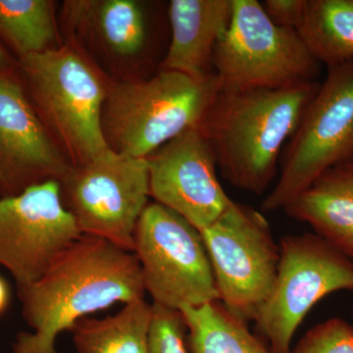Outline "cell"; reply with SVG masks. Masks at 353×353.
Masks as SVG:
<instances>
[{
    "label": "cell",
    "instance_id": "1",
    "mask_svg": "<svg viewBox=\"0 0 353 353\" xmlns=\"http://www.w3.org/2000/svg\"><path fill=\"white\" fill-rule=\"evenodd\" d=\"M31 332L16 336L12 353H57L58 336L88 314L145 299L134 252L82 234L53 260L41 277L17 290Z\"/></svg>",
    "mask_w": 353,
    "mask_h": 353
},
{
    "label": "cell",
    "instance_id": "2",
    "mask_svg": "<svg viewBox=\"0 0 353 353\" xmlns=\"http://www.w3.org/2000/svg\"><path fill=\"white\" fill-rule=\"evenodd\" d=\"M319 85L316 81L278 90H221L199 127L225 180L264 194Z\"/></svg>",
    "mask_w": 353,
    "mask_h": 353
},
{
    "label": "cell",
    "instance_id": "3",
    "mask_svg": "<svg viewBox=\"0 0 353 353\" xmlns=\"http://www.w3.org/2000/svg\"><path fill=\"white\" fill-rule=\"evenodd\" d=\"M18 60L32 106L72 167L108 150L102 131L104 102L113 79L74 39Z\"/></svg>",
    "mask_w": 353,
    "mask_h": 353
},
{
    "label": "cell",
    "instance_id": "4",
    "mask_svg": "<svg viewBox=\"0 0 353 353\" xmlns=\"http://www.w3.org/2000/svg\"><path fill=\"white\" fill-rule=\"evenodd\" d=\"M222 87L218 77L192 78L158 70L148 77L113 80L101 125L108 148L148 158L179 134L201 125Z\"/></svg>",
    "mask_w": 353,
    "mask_h": 353
},
{
    "label": "cell",
    "instance_id": "5",
    "mask_svg": "<svg viewBox=\"0 0 353 353\" xmlns=\"http://www.w3.org/2000/svg\"><path fill=\"white\" fill-rule=\"evenodd\" d=\"M320 67L296 29L275 24L256 0H233L231 22L213 59L222 90H278L316 82Z\"/></svg>",
    "mask_w": 353,
    "mask_h": 353
},
{
    "label": "cell",
    "instance_id": "6",
    "mask_svg": "<svg viewBox=\"0 0 353 353\" xmlns=\"http://www.w3.org/2000/svg\"><path fill=\"white\" fill-rule=\"evenodd\" d=\"M353 161V59L329 67L285 146L281 174L262 209H285L329 169Z\"/></svg>",
    "mask_w": 353,
    "mask_h": 353
},
{
    "label": "cell",
    "instance_id": "7",
    "mask_svg": "<svg viewBox=\"0 0 353 353\" xmlns=\"http://www.w3.org/2000/svg\"><path fill=\"white\" fill-rule=\"evenodd\" d=\"M134 253L153 303L181 310L219 301L201 232L157 202H150L134 231Z\"/></svg>",
    "mask_w": 353,
    "mask_h": 353
},
{
    "label": "cell",
    "instance_id": "8",
    "mask_svg": "<svg viewBox=\"0 0 353 353\" xmlns=\"http://www.w3.org/2000/svg\"><path fill=\"white\" fill-rule=\"evenodd\" d=\"M277 276L254 322L273 353H289L292 339L322 299L353 290V260L315 233L281 241Z\"/></svg>",
    "mask_w": 353,
    "mask_h": 353
},
{
    "label": "cell",
    "instance_id": "9",
    "mask_svg": "<svg viewBox=\"0 0 353 353\" xmlns=\"http://www.w3.org/2000/svg\"><path fill=\"white\" fill-rule=\"evenodd\" d=\"M59 183L62 202L81 234L134 252L137 224L150 203L146 158L108 148L87 163L72 167Z\"/></svg>",
    "mask_w": 353,
    "mask_h": 353
},
{
    "label": "cell",
    "instance_id": "10",
    "mask_svg": "<svg viewBox=\"0 0 353 353\" xmlns=\"http://www.w3.org/2000/svg\"><path fill=\"white\" fill-rule=\"evenodd\" d=\"M201 234L220 303L236 319L254 321L273 289L280 261L268 221L254 208L233 201Z\"/></svg>",
    "mask_w": 353,
    "mask_h": 353
},
{
    "label": "cell",
    "instance_id": "11",
    "mask_svg": "<svg viewBox=\"0 0 353 353\" xmlns=\"http://www.w3.org/2000/svg\"><path fill=\"white\" fill-rule=\"evenodd\" d=\"M81 236L62 202L57 181L0 197V267L12 276L17 290L41 278Z\"/></svg>",
    "mask_w": 353,
    "mask_h": 353
},
{
    "label": "cell",
    "instance_id": "12",
    "mask_svg": "<svg viewBox=\"0 0 353 353\" xmlns=\"http://www.w3.org/2000/svg\"><path fill=\"white\" fill-rule=\"evenodd\" d=\"M150 196L199 231L231 205L217 175L214 152L199 127L192 128L148 158Z\"/></svg>",
    "mask_w": 353,
    "mask_h": 353
},
{
    "label": "cell",
    "instance_id": "13",
    "mask_svg": "<svg viewBox=\"0 0 353 353\" xmlns=\"http://www.w3.org/2000/svg\"><path fill=\"white\" fill-rule=\"evenodd\" d=\"M71 169L39 119L18 70L0 73V197L48 181L61 183Z\"/></svg>",
    "mask_w": 353,
    "mask_h": 353
},
{
    "label": "cell",
    "instance_id": "14",
    "mask_svg": "<svg viewBox=\"0 0 353 353\" xmlns=\"http://www.w3.org/2000/svg\"><path fill=\"white\" fill-rule=\"evenodd\" d=\"M61 17L69 36L120 61L138 59L150 38L146 6L137 0H70Z\"/></svg>",
    "mask_w": 353,
    "mask_h": 353
},
{
    "label": "cell",
    "instance_id": "15",
    "mask_svg": "<svg viewBox=\"0 0 353 353\" xmlns=\"http://www.w3.org/2000/svg\"><path fill=\"white\" fill-rule=\"evenodd\" d=\"M233 0H172L171 41L159 70L205 78L214 75L216 46L231 22Z\"/></svg>",
    "mask_w": 353,
    "mask_h": 353
},
{
    "label": "cell",
    "instance_id": "16",
    "mask_svg": "<svg viewBox=\"0 0 353 353\" xmlns=\"http://www.w3.org/2000/svg\"><path fill=\"white\" fill-rule=\"evenodd\" d=\"M284 210L353 260V162L325 172Z\"/></svg>",
    "mask_w": 353,
    "mask_h": 353
},
{
    "label": "cell",
    "instance_id": "17",
    "mask_svg": "<svg viewBox=\"0 0 353 353\" xmlns=\"http://www.w3.org/2000/svg\"><path fill=\"white\" fill-rule=\"evenodd\" d=\"M152 316V304L139 299L103 319L82 318L70 332L78 353H148Z\"/></svg>",
    "mask_w": 353,
    "mask_h": 353
},
{
    "label": "cell",
    "instance_id": "18",
    "mask_svg": "<svg viewBox=\"0 0 353 353\" xmlns=\"http://www.w3.org/2000/svg\"><path fill=\"white\" fill-rule=\"evenodd\" d=\"M296 30L327 68L353 59V0H305Z\"/></svg>",
    "mask_w": 353,
    "mask_h": 353
},
{
    "label": "cell",
    "instance_id": "19",
    "mask_svg": "<svg viewBox=\"0 0 353 353\" xmlns=\"http://www.w3.org/2000/svg\"><path fill=\"white\" fill-rule=\"evenodd\" d=\"M55 6L51 0H0V43L16 59L58 48Z\"/></svg>",
    "mask_w": 353,
    "mask_h": 353
},
{
    "label": "cell",
    "instance_id": "20",
    "mask_svg": "<svg viewBox=\"0 0 353 353\" xmlns=\"http://www.w3.org/2000/svg\"><path fill=\"white\" fill-rule=\"evenodd\" d=\"M180 311L189 331L190 353H273L220 301Z\"/></svg>",
    "mask_w": 353,
    "mask_h": 353
},
{
    "label": "cell",
    "instance_id": "21",
    "mask_svg": "<svg viewBox=\"0 0 353 353\" xmlns=\"http://www.w3.org/2000/svg\"><path fill=\"white\" fill-rule=\"evenodd\" d=\"M185 331L187 325L180 310L152 303L148 353H189Z\"/></svg>",
    "mask_w": 353,
    "mask_h": 353
},
{
    "label": "cell",
    "instance_id": "22",
    "mask_svg": "<svg viewBox=\"0 0 353 353\" xmlns=\"http://www.w3.org/2000/svg\"><path fill=\"white\" fill-rule=\"evenodd\" d=\"M289 353H353V325L341 318L320 323Z\"/></svg>",
    "mask_w": 353,
    "mask_h": 353
},
{
    "label": "cell",
    "instance_id": "23",
    "mask_svg": "<svg viewBox=\"0 0 353 353\" xmlns=\"http://www.w3.org/2000/svg\"><path fill=\"white\" fill-rule=\"evenodd\" d=\"M261 6L275 24L296 29L303 17L305 0H265Z\"/></svg>",
    "mask_w": 353,
    "mask_h": 353
},
{
    "label": "cell",
    "instance_id": "24",
    "mask_svg": "<svg viewBox=\"0 0 353 353\" xmlns=\"http://www.w3.org/2000/svg\"><path fill=\"white\" fill-rule=\"evenodd\" d=\"M18 70V60L0 43V73Z\"/></svg>",
    "mask_w": 353,
    "mask_h": 353
},
{
    "label": "cell",
    "instance_id": "25",
    "mask_svg": "<svg viewBox=\"0 0 353 353\" xmlns=\"http://www.w3.org/2000/svg\"><path fill=\"white\" fill-rule=\"evenodd\" d=\"M11 301V290L8 282L0 275V316L9 307Z\"/></svg>",
    "mask_w": 353,
    "mask_h": 353
},
{
    "label": "cell",
    "instance_id": "26",
    "mask_svg": "<svg viewBox=\"0 0 353 353\" xmlns=\"http://www.w3.org/2000/svg\"><path fill=\"white\" fill-rule=\"evenodd\" d=\"M353 162V161H352Z\"/></svg>",
    "mask_w": 353,
    "mask_h": 353
}]
</instances>
